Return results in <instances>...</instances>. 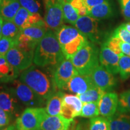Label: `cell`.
I'll list each match as a JSON object with an SVG mask.
<instances>
[{
    "mask_svg": "<svg viewBox=\"0 0 130 130\" xmlns=\"http://www.w3.org/2000/svg\"><path fill=\"white\" fill-rule=\"evenodd\" d=\"M69 129H62V130H68Z\"/></svg>",
    "mask_w": 130,
    "mask_h": 130,
    "instance_id": "47",
    "label": "cell"
},
{
    "mask_svg": "<svg viewBox=\"0 0 130 130\" xmlns=\"http://www.w3.org/2000/svg\"><path fill=\"white\" fill-rule=\"evenodd\" d=\"M44 21L46 27L56 31L63 25L64 18L60 0H43Z\"/></svg>",
    "mask_w": 130,
    "mask_h": 130,
    "instance_id": "8",
    "label": "cell"
},
{
    "mask_svg": "<svg viewBox=\"0 0 130 130\" xmlns=\"http://www.w3.org/2000/svg\"><path fill=\"white\" fill-rule=\"evenodd\" d=\"M13 115L0 108V126H7L10 122Z\"/></svg>",
    "mask_w": 130,
    "mask_h": 130,
    "instance_id": "38",
    "label": "cell"
},
{
    "mask_svg": "<svg viewBox=\"0 0 130 130\" xmlns=\"http://www.w3.org/2000/svg\"><path fill=\"white\" fill-rule=\"evenodd\" d=\"M3 22H4V19H3V18L0 16V38L2 37V27Z\"/></svg>",
    "mask_w": 130,
    "mask_h": 130,
    "instance_id": "43",
    "label": "cell"
},
{
    "mask_svg": "<svg viewBox=\"0 0 130 130\" xmlns=\"http://www.w3.org/2000/svg\"><path fill=\"white\" fill-rule=\"evenodd\" d=\"M21 7L18 0H3L0 6V16L5 21H13Z\"/></svg>",
    "mask_w": 130,
    "mask_h": 130,
    "instance_id": "21",
    "label": "cell"
},
{
    "mask_svg": "<svg viewBox=\"0 0 130 130\" xmlns=\"http://www.w3.org/2000/svg\"><path fill=\"white\" fill-rule=\"evenodd\" d=\"M108 119L110 130H130V114L117 111Z\"/></svg>",
    "mask_w": 130,
    "mask_h": 130,
    "instance_id": "22",
    "label": "cell"
},
{
    "mask_svg": "<svg viewBox=\"0 0 130 130\" xmlns=\"http://www.w3.org/2000/svg\"><path fill=\"white\" fill-rule=\"evenodd\" d=\"M16 41L12 39L2 36L0 38V57H5L7 52L15 45Z\"/></svg>",
    "mask_w": 130,
    "mask_h": 130,
    "instance_id": "33",
    "label": "cell"
},
{
    "mask_svg": "<svg viewBox=\"0 0 130 130\" xmlns=\"http://www.w3.org/2000/svg\"><path fill=\"white\" fill-rule=\"evenodd\" d=\"M21 7L25 8L27 10L37 13L41 9L40 0H18Z\"/></svg>",
    "mask_w": 130,
    "mask_h": 130,
    "instance_id": "32",
    "label": "cell"
},
{
    "mask_svg": "<svg viewBox=\"0 0 130 130\" xmlns=\"http://www.w3.org/2000/svg\"><path fill=\"white\" fill-rule=\"evenodd\" d=\"M105 91L96 86L92 87L83 93L77 95L82 102H96L98 103Z\"/></svg>",
    "mask_w": 130,
    "mask_h": 130,
    "instance_id": "25",
    "label": "cell"
},
{
    "mask_svg": "<svg viewBox=\"0 0 130 130\" xmlns=\"http://www.w3.org/2000/svg\"><path fill=\"white\" fill-rule=\"evenodd\" d=\"M0 130H16L15 129V126L13 125H9L7 126V127L3 128V129H1Z\"/></svg>",
    "mask_w": 130,
    "mask_h": 130,
    "instance_id": "44",
    "label": "cell"
},
{
    "mask_svg": "<svg viewBox=\"0 0 130 130\" xmlns=\"http://www.w3.org/2000/svg\"><path fill=\"white\" fill-rule=\"evenodd\" d=\"M48 114L42 107H28L16 119L18 130H39L42 121Z\"/></svg>",
    "mask_w": 130,
    "mask_h": 130,
    "instance_id": "6",
    "label": "cell"
},
{
    "mask_svg": "<svg viewBox=\"0 0 130 130\" xmlns=\"http://www.w3.org/2000/svg\"><path fill=\"white\" fill-rule=\"evenodd\" d=\"M119 97L115 92H105L99 102L100 114L102 116L108 118L113 116L118 110Z\"/></svg>",
    "mask_w": 130,
    "mask_h": 130,
    "instance_id": "18",
    "label": "cell"
},
{
    "mask_svg": "<svg viewBox=\"0 0 130 130\" xmlns=\"http://www.w3.org/2000/svg\"><path fill=\"white\" fill-rule=\"evenodd\" d=\"M19 73L8 62L5 57H0V84L11 83L16 79Z\"/></svg>",
    "mask_w": 130,
    "mask_h": 130,
    "instance_id": "20",
    "label": "cell"
},
{
    "mask_svg": "<svg viewBox=\"0 0 130 130\" xmlns=\"http://www.w3.org/2000/svg\"><path fill=\"white\" fill-rule=\"evenodd\" d=\"M47 28L45 24L23 29L16 39L15 45L25 51L35 52L36 47L48 31Z\"/></svg>",
    "mask_w": 130,
    "mask_h": 130,
    "instance_id": "5",
    "label": "cell"
},
{
    "mask_svg": "<svg viewBox=\"0 0 130 130\" xmlns=\"http://www.w3.org/2000/svg\"><path fill=\"white\" fill-rule=\"evenodd\" d=\"M73 121L66 119L61 115H47L42 121L39 130H62L69 129Z\"/></svg>",
    "mask_w": 130,
    "mask_h": 130,
    "instance_id": "19",
    "label": "cell"
},
{
    "mask_svg": "<svg viewBox=\"0 0 130 130\" xmlns=\"http://www.w3.org/2000/svg\"><path fill=\"white\" fill-rule=\"evenodd\" d=\"M21 30L13 21L4 20L2 27V36L9 37L16 41Z\"/></svg>",
    "mask_w": 130,
    "mask_h": 130,
    "instance_id": "27",
    "label": "cell"
},
{
    "mask_svg": "<svg viewBox=\"0 0 130 130\" xmlns=\"http://www.w3.org/2000/svg\"><path fill=\"white\" fill-rule=\"evenodd\" d=\"M119 73L123 81L130 77V57L122 54L119 60Z\"/></svg>",
    "mask_w": 130,
    "mask_h": 130,
    "instance_id": "29",
    "label": "cell"
},
{
    "mask_svg": "<svg viewBox=\"0 0 130 130\" xmlns=\"http://www.w3.org/2000/svg\"><path fill=\"white\" fill-rule=\"evenodd\" d=\"M1 128V126H0V128Z\"/></svg>",
    "mask_w": 130,
    "mask_h": 130,
    "instance_id": "48",
    "label": "cell"
},
{
    "mask_svg": "<svg viewBox=\"0 0 130 130\" xmlns=\"http://www.w3.org/2000/svg\"><path fill=\"white\" fill-rule=\"evenodd\" d=\"M60 2L62 6L64 21L74 25L80 16L77 10L67 0H60Z\"/></svg>",
    "mask_w": 130,
    "mask_h": 130,
    "instance_id": "26",
    "label": "cell"
},
{
    "mask_svg": "<svg viewBox=\"0 0 130 130\" xmlns=\"http://www.w3.org/2000/svg\"><path fill=\"white\" fill-rule=\"evenodd\" d=\"M82 107L83 102L77 96L64 94L60 115L66 119L73 121L75 117L80 116Z\"/></svg>",
    "mask_w": 130,
    "mask_h": 130,
    "instance_id": "13",
    "label": "cell"
},
{
    "mask_svg": "<svg viewBox=\"0 0 130 130\" xmlns=\"http://www.w3.org/2000/svg\"><path fill=\"white\" fill-rule=\"evenodd\" d=\"M90 76L95 86L105 92L113 89L117 84L113 75L101 65L98 66L91 72Z\"/></svg>",
    "mask_w": 130,
    "mask_h": 130,
    "instance_id": "12",
    "label": "cell"
},
{
    "mask_svg": "<svg viewBox=\"0 0 130 130\" xmlns=\"http://www.w3.org/2000/svg\"><path fill=\"white\" fill-rule=\"evenodd\" d=\"M56 33L48 30L36 47L33 62L40 67H56L64 59Z\"/></svg>",
    "mask_w": 130,
    "mask_h": 130,
    "instance_id": "1",
    "label": "cell"
},
{
    "mask_svg": "<svg viewBox=\"0 0 130 130\" xmlns=\"http://www.w3.org/2000/svg\"><path fill=\"white\" fill-rule=\"evenodd\" d=\"M123 24L125 28L128 31L130 32V22H127V23H125V24Z\"/></svg>",
    "mask_w": 130,
    "mask_h": 130,
    "instance_id": "45",
    "label": "cell"
},
{
    "mask_svg": "<svg viewBox=\"0 0 130 130\" xmlns=\"http://www.w3.org/2000/svg\"><path fill=\"white\" fill-rule=\"evenodd\" d=\"M121 56L110 50L104 43L102 45L100 52L101 65L113 75L119 73V60Z\"/></svg>",
    "mask_w": 130,
    "mask_h": 130,
    "instance_id": "15",
    "label": "cell"
},
{
    "mask_svg": "<svg viewBox=\"0 0 130 130\" xmlns=\"http://www.w3.org/2000/svg\"><path fill=\"white\" fill-rule=\"evenodd\" d=\"M99 21L88 15L80 16L73 25L91 42L96 43L101 39Z\"/></svg>",
    "mask_w": 130,
    "mask_h": 130,
    "instance_id": "11",
    "label": "cell"
},
{
    "mask_svg": "<svg viewBox=\"0 0 130 130\" xmlns=\"http://www.w3.org/2000/svg\"><path fill=\"white\" fill-rule=\"evenodd\" d=\"M71 60L78 74L90 75L99 66L100 52L93 42H89Z\"/></svg>",
    "mask_w": 130,
    "mask_h": 130,
    "instance_id": "4",
    "label": "cell"
},
{
    "mask_svg": "<svg viewBox=\"0 0 130 130\" xmlns=\"http://www.w3.org/2000/svg\"><path fill=\"white\" fill-rule=\"evenodd\" d=\"M75 130H89V127L85 123H79L76 126Z\"/></svg>",
    "mask_w": 130,
    "mask_h": 130,
    "instance_id": "41",
    "label": "cell"
},
{
    "mask_svg": "<svg viewBox=\"0 0 130 130\" xmlns=\"http://www.w3.org/2000/svg\"><path fill=\"white\" fill-rule=\"evenodd\" d=\"M121 42L122 40L120 39H119L118 37L113 36L111 35V36L104 43L107 47H108L110 50L115 52V53H116L117 54L122 56L123 54L122 53L121 49Z\"/></svg>",
    "mask_w": 130,
    "mask_h": 130,
    "instance_id": "34",
    "label": "cell"
},
{
    "mask_svg": "<svg viewBox=\"0 0 130 130\" xmlns=\"http://www.w3.org/2000/svg\"><path fill=\"white\" fill-rule=\"evenodd\" d=\"M83 1L86 8L87 9V11L94 6L109 1L108 0H83Z\"/></svg>",
    "mask_w": 130,
    "mask_h": 130,
    "instance_id": "39",
    "label": "cell"
},
{
    "mask_svg": "<svg viewBox=\"0 0 130 130\" xmlns=\"http://www.w3.org/2000/svg\"><path fill=\"white\" fill-rule=\"evenodd\" d=\"M118 111L130 114V89L124 91L119 97Z\"/></svg>",
    "mask_w": 130,
    "mask_h": 130,
    "instance_id": "31",
    "label": "cell"
},
{
    "mask_svg": "<svg viewBox=\"0 0 130 130\" xmlns=\"http://www.w3.org/2000/svg\"><path fill=\"white\" fill-rule=\"evenodd\" d=\"M64 95V94L61 90H58L47 100L45 110L48 115L49 116L60 115Z\"/></svg>",
    "mask_w": 130,
    "mask_h": 130,
    "instance_id": "23",
    "label": "cell"
},
{
    "mask_svg": "<svg viewBox=\"0 0 130 130\" xmlns=\"http://www.w3.org/2000/svg\"><path fill=\"white\" fill-rule=\"evenodd\" d=\"M77 10L79 16L87 15V9L84 4L83 0H67Z\"/></svg>",
    "mask_w": 130,
    "mask_h": 130,
    "instance_id": "36",
    "label": "cell"
},
{
    "mask_svg": "<svg viewBox=\"0 0 130 130\" xmlns=\"http://www.w3.org/2000/svg\"><path fill=\"white\" fill-rule=\"evenodd\" d=\"M12 83L10 90L23 104L29 107H42L44 105L45 100L37 95L27 84L18 79Z\"/></svg>",
    "mask_w": 130,
    "mask_h": 130,
    "instance_id": "7",
    "label": "cell"
},
{
    "mask_svg": "<svg viewBox=\"0 0 130 130\" xmlns=\"http://www.w3.org/2000/svg\"><path fill=\"white\" fill-rule=\"evenodd\" d=\"M3 1V0H0V6H1V3H2Z\"/></svg>",
    "mask_w": 130,
    "mask_h": 130,
    "instance_id": "46",
    "label": "cell"
},
{
    "mask_svg": "<svg viewBox=\"0 0 130 130\" xmlns=\"http://www.w3.org/2000/svg\"><path fill=\"white\" fill-rule=\"evenodd\" d=\"M100 115L99 104L96 102H84L83 104L80 116L85 118H93Z\"/></svg>",
    "mask_w": 130,
    "mask_h": 130,
    "instance_id": "28",
    "label": "cell"
},
{
    "mask_svg": "<svg viewBox=\"0 0 130 130\" xmlns=\"http://www.w3.org/2000/svg\"><path fill=\"white\" fill-rule=\"evenodd\" d=\"M0 108L13 116H19V100L9 88H4L2 86H0Z\"/></svg>",
    "mask_w": 130,
    "mask_h": 130,
    "instance_id": "17",
    "label": "cell"
},
{
    "mask_svg": "<svg viewBox=\"0 0 130 130\" xmlns=\"http://www.w3.org/2000/svg\"><path fill=\"white\" fill-rule=\"evenodd\" d=\"M121 49L122 53L125 56L130 57V44L123 41L121 43Z\"/></svg>",
    "mask_w": 130,
    "mask_h": 130,
    "instance_id": "40",
    "label": "cell"
},
{
    "mask_svg": "<svg viewBox=\"0 0 130 130\" xmlns=\"http://www.w3.org/2000/svg\"><path fill=\"white\" fill-rule=\"evenodd\" d=\"M77 122L75 121L74 120L72 121V123H71V125L70 126V127L68 130H75L76 126H77Z\"/></svg>",
    "mask_w": 130,
    "mask_h": 130,
    "instance_id": "42",
    "label": "cell"
},
{
    "mask_svg": "<svg viewBox=\"0 0 130 130\" xmlns=\"http://www.w3.org/2000/svg\"><path fill=\"white\" fill-rule=\"evenodd\" d=\"M19 80L27 84L37 95L46 101L58 89L55 84L53 73H50L31 66L22 72Z\"/></svg>",
    "mask_w": 130,
    "mask_h": 130,
    "instance_id": "2",
    "label": "cell"
},
{
    "mask_svg": "<svg viewBox=\"0 0 130 130\" xmlns=\"http://www.w3.org/2000/svg\"><path fill=\"white\" fill-rule=\"evenodd\" d=\"M90 75L77 74L68 83L64 90L78 95L95 87Z\"/></svg>",
    "mask_w": 130,
    "mask_h": 130,
    "instance_id": "16",
    "label": "cell"
},
{
    "mask_svg": "<svg viewBox=\"0 0 130 130\" xmlns=\"http://www.w3.org/2000/svg\"><path fill=\"white\" fill-rule=\"evenodd\" d=\"M34 53L25 51L14 45L7 52L5 58L13 67L21 72L31 66Z\"/></svg>",
    "mask_w": 130,
    "mask_h": 130,
    "instance_id": "9",
    "label": "cell"
},
{
    "mask_svg": "<svg viewBox=\"0 0 130 130\" xmlns=\"http://www.w3.org/2000/svg\"><path fill=\"white\" fill-rule=\"evenodd\" d=\"M54 32L65 58L68 59H71L89 42L88 39L75 27L63 25Z\"/></svg>",
    "mask_w": 130,
    "mask_h": 130,
    "instance_id": "3",
    "label": "cell"
},
{
    "mask_svg": "<svg viewBox=\"0 0 130 130\" xmlns=\"http://www.w3.org/2000/svg\"><path fill=\"white\" fill-rule=\"evenodd\" d=\"M78 74L71 59L64 58L55 67L53 77L58 90H64L68 83L73 77Z\"/></svg>",
    "mask_w": 130,
    "mask_h": 130,
    "instance_id": "10",
    "label": "cell"
},
{
    "mask_svg": "<svg viewBox=\"0 0 130 130\" xmlns=\"http://www.w3.org/2000/svg\"><path fill=\"white\" fill-rule=\"evenodd\" d=\"M113 10L109 1L98 4L87 11V15L98 20L107 19L112 15Z\"/></svg>",
    "mask_w": 130,
    "mask_h": 130,
    "instance_id": "24",
    "label": "cell"
},
{
    "mask_svg": "<svg viewBox=\"0 0 130 130\" xmlns=\"http://www.w3.org/2000/svg\"><path fill=\"white\" fill-rule=\"evenodd\" d=\"M89 127V130H110L109 121L104 116L91 118Z\"/></svg>",
    "mask_w": 130,
    "mask_h": 130,
    "instance_id": "30",
    "label": "cell"
},
{
    "mask_svg": "<svg viewBox=\"0 0 130 130\" xmlns=\"http://www.w3.org/2000/svg\"><path fill=\"white\" fill-rule=\"evenodd\" d=\"M13 22L21 30L32 26L46 24L39 13H34L22 7L18 11Z\"/></svg>",
    "mask_w": 130,
    "mask_h": 130,
    "instance_id": "14",
    "label": "cell"
},
{
    "mask_svg": "<svg viewBox=\"0 0 130 130\" xmlns=\"http://www.w3.org/2000/svg\"><path fill=\"white\" fill-rule=\"evenodd\" d=\"M112 36L118 37L122 41L130 44V32L125 28L123 24L118 27L113 32Z\"/></svg>",
    "mask_w": 130,
    "mask_h": 130,
    "instance_id": "35",
    "label": "cell"
},
{
    "mask_svg": "<svg viewBox=\"0 0 130 130\" xmlns=\"http://www.w3.org/2000/svg\"><path fill=\"white\" fill-rule=\"evenodd\" d=\"M122 13L126 20H130V0H118Z\"/></svg>",
    "mask_w": 130,
    "mask_h": 130,
    "instance_id": "37",
    "label": "cell"
}]
</instances>
